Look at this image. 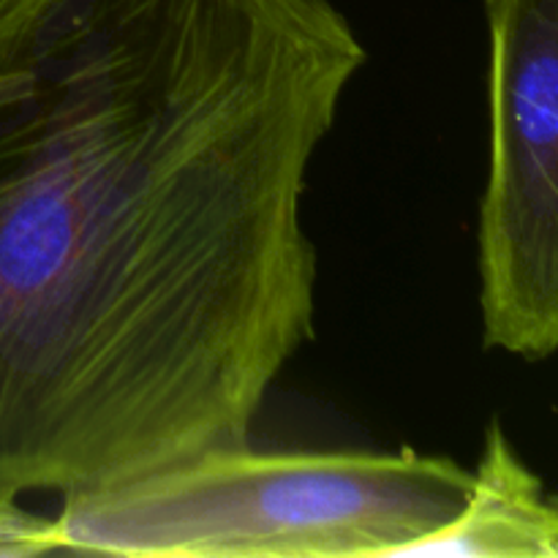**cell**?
I'll return each instance as SVG.
<instances>
[{
  "instance_id": "obj_1",
  "label": "cell",
  "mask_w": 558,
  "mask_h": 558,
  "mask_svg": "<svg viewBox=\"0 0 558 558\" xmlns=\"http://www.w3.org/2000/svg\"><path fill=\"white\" fill-rule=\"evenodd\" d=\"M330 0H0V496L251 445L314 338Z\"/></svg>"
},
{
  "instance_id": "obj_2",
  "label": "cell",
  "mask_w": 558,
  "mask_h": 558,
  "mask_svg": "<svg viewBox=\"0 0 558 558\" xmlns=\"http://www.w3.org/2000/svg\"><path fill=\"white\" fill-rule=\"evenodd\" d=\"M469 490V469L412 447H227L63 496L49 548L134 558L407 556L463 510Z\"/></svg>"
},
{
  "instance_id": "obj_3",
  "label": "cell",
  "mask_w": 558,
  "mask_h": 558,
  "mask_svg": "<svg viewBox=\"0 0 558 558\" xmlns=\"http://www.w3.org/2000/svg\"><path fill=\"white\" fill-rule=\"evenodd\" d=\"M490 161L480 202L485 347L558 352V0H485Z\"/></svg>"
},
{
  "instance_id": "obj_4",
  "label": "cell",
  "mask_w": 558,
  "mask_h": 558,
  "mask_svg": "<svg viewBox=\"0 0 558 558\" xmlns=\"http://www.w3.org/2000/svg\"><path fill=\"white\" fill-rule=\"evenodd\" d=\"M407 556L558 558V496L545 494L499 420L485 430L463 510Z\"/></svg>"
},
{
  "instance_id": "obj_5",
  "label": "cell",
  "mask_w": 558,
  "mask_h": 558,
  "mask_svg": "<svg viewBox=\"0 0 558 558\" xmlns=\"http://www.w3.org/2000/svg\"><path fill=\"white\" fill-rule=\"evenodd\" d=\"M52 518L20 507L16 499L0 496V558H31L52 554L49 548Z\"/></svg>"
}]
</instances>
